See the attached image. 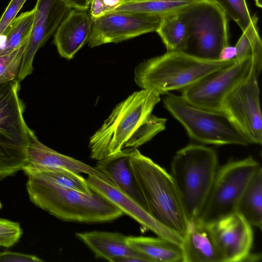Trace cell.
Wrapping results in <instances>:
<instances>
[{
	"label": "cell",
	"mask_w": 262,
	"mask_h": 262,
	"mask_svg": "<svg viewBox=\"0 0 262 262\" xmlns=\"http://www.w3.org/2000/svg\"><path fill=\"white\" fill-rule=\"evenodd\" d=\"M160 95L142 89L118 103L90 138L91 158L97 161L126 148H137L165 129L167 119L152 114Z\"/></svg>",
	"instance_id": "6da1fadb"
},
{
	"label": "cell",
	"mask_w": 262,
	"mask_h": 262,
	"mask_svg": "<svg viewBox=\"0 0 262 262\" xmlns=\"http://www.w3.org/2000/svg\"><path fill=\"white\" fill-rule=\"evenodd\" d=\"M27 190L31 201L63 221L86 223L107 222L123 213L108 199L93 190L88 194L61 186L29 171Z\"/></svg>",
	"instance_id": "7a4b0ae2"
},
{
	"label": "cell",
	"mask_w": 262,
	"mask_h": 262,
	"mask_svg": "<svg viewBox=\"0 0 262 262\" xmlns=\"http://www.w3.org/2000/svg\"><path fill=\"white\" fill-rule=\"evenodd\" d=\"M129 161L147 211L159 222L183 236L188 220L171 174L137 148H133Z\"/></svg>",
	"instance_id": "3957f363"
},
{
	"label": "cell",
	"mask_w": 262,
	"mask_h": 262,
	"mask_svg": "<svg viewBox=\"0 0 262 262\" xmlns=\"http://www.w3.org/2000/svg\"><path fill=\"white\" fill-rule=\"evenodd\" d=\"M236 61V58L210 60L183 51H167L139 64L134 71V80L142 89L164 95L183 90Z\"/></svg>",
	"instance_id": "277c9868"
},
{
	"label": "cell",
	"mask_w": 262,
	"mask_h": 262,
	"mask_svg": "<svg viewBox=\"0 0 262 262\" xmlns=\"http://www.w3.org/2000/svg\"><path fill=\"white\" fill-rule=\"evenodd\" d=\"M217 165L216 151L201 144H189L177 151L174 156L171 175L188 220L199 215L211 187Z\"/></svg>",
	"instance_id": "5b68a950"
},
{
	"label": "cell",
	"mask_w": 262,
	"mask_h": 262,
	"mask_svg": "<svg viewBox=\"0 0 262 262\" xmlns=\"http://www.w3.org/2000/svg\"><path fill=\"white\" fill-rule=\"evenodd\" d=\"M19 81L0 83V179L23 170L34 133L24 117Z\"/></svg>",
	"instance_id": "8992f818"
},
{
	"label": "cell",
	"mask_w": 262,
	"mask_h": 262,
	"mask_svg": "<svg viewBox=\"0 0 262 262\" xmlns=\"http://www.w3.org/2000/svg\"><path fill=\"white\" fill-rule=\"evenodd\" d=\"M165 107L184 127L192 139L206 144L247 146L250 143L223 112L195 106L181 95L167 93Z\"/></svg>",
	"instance_id": "52a82bcc"
},
{
	"label": "cell",
	"mask_w": 262,
	"mask_h": 262,
	"mask_svg": "<svg viewBox=\"0 0 262 262\" xmlns=\"http://www.w3.org/2000/svg\"><path fill=\"white\" fill-rule=\"evenodd\" d=\"M178 14L188 34L184 52L210 60H220L222 50L229 46L227 15L208 0H199Z\"/></svg>",
	"instance_id": "ba28073f"
},
{
	"label": "cell",
	"mask_w": 262,
	"mask_h": 262,
	"mask_svg": "<svg viewBox=\"0 0 262 262\" xmlns=\"http://www.w3.org/2000/svg\"><path fill=\"white\" fill-rule=\"evenodd\" d=\"M251 156L232 160L217 169L198 217L209 223L235 212L238 201L249 181L260 167Z\"/></svg>",
	"instance_id": "9c48e42d"
},
{
	"label": "cell",
	"mask_w": 262,
	"mask_h": 262,
	"mask_svg": "<svg viewBox=\"0 0 262 262\" xmlns=\"http://www.w3.org/2000/svg\"><path fill=\"white\" fill-rule=\"evenodd\" d=\"M258 76L250 75L224 98L223 112L250 144H261L262 115Z\"/></svg>",
	"instance_id": "30bf717a"
},
{
	"label": "cell",
	"mask_w": 262,
	"mask_h": 262,
	"mask_svg": "<svg viewBox=\"0 0 262 262\" xmlns=\"http://www.w3.org/2000/svg\"><path fill=\"white\" fill-rule=\"evenodd\" d=\"M253 70L251 57L236 61L182 90L181 96L195 106L222 112V105L225 97L245 79Z\"/></svg>",
	"instance_id": "8fae6325"
},
{
	"label": "cell",
	"mask_w": 262,
	"mask_h": 262,
	"mask_svg": "<svg viewBox=\"0 0 262 262\" xmlns=\"http://www.w3.org/2000/svg\"><path fill=\"white\" fill-rule=\"evenodd\" d=\"M162 17L111 12L92 18L87 43L90 47L117 43L156 31Z\"/></svg>",
	"instance_id": "7c38bea8"
},
{
	"label": "cell",
	"mask_w": 262,
	"mask_h": 262,
	"mask_svg": "<svg viewBox=\"0 0 262 262\" xmlns=\"http://www.w3.org/2000/svg\"><path fill=\"white\" fill-rule=\"evenodd\" d=\"M31 33L23 56L17 79L24 80L33 71V62L38 50L55 32L72 10L63 0H37Z\"/></svg>",
	"instance_id": "4fadbf2b"
},
{
	"label": "cell",
	"mask_w": 262,
	"mask_h": 262,
	"mask_svg": "<svg viewBox=\"0 0 262 262\" xmlns=\"http://www.w3.org/2000/svg\"><path fill=\"white\" fill-rule=\"evenodd\" d=\"M222 262L247 261L253 242L252 226L236 212L207 223Z\"/></svg>",
	"instance_id": "5bb4252c"
},
{
	"label": "cell",
	"mask_w": 262,
	"mask_h": 262,
	"mask_svg": "<svg viewBox=\"0 0 262 262\" xmlns=\"http://www.w3.org/2000/svg\"><path fill=\"white\" fill-rule=\"evenodd\" d=\"M86 181L91 189L101 194L140 225L150 230L157 236L181 246L183 236L156 220L143 207L119 189L102 173L88 175Z\"/></svg>",
	"instance_id": "9a60e30c"
},
{
	"label": "cell",
	"mask_w": 262,
	"mask_h": 262,
	"mask_svg": "<svg viewBox=\"0 0 262 262\" xmlns=\"http://www.w3.org/2000/svg\"><path fill=\"white\" fill-rule=\"evenodd\" d=\"M92 18L86 10L72 9L60 23L54 35V43L59 54L72 59L88 42Z\"/></svg>",
	"instance_id": "2e32d148"
},
{
	"label": "cell",
	"mask_w": 262,
	"mask_h": 262,
	"mask_svg": "<svg viewBox=\"0 0 262 262\" xmlns=\"http://www.w3.org/2000/svg\"><path fill=\"white\" fill-rule=\"evenodd\" d=\"M180 247L182 262H222L208 224L198 216L188 220Z\"/></svg>",
	"instance_id": "e0dca14e"
},
{
	"label": "cell",
	"mask_w": 262,
	"mask_h": 262,
	"mask_svg": "<svg viewBox=\"0 0 262 262\" xmlns=\"http://www.w3.org/2000/svg\"><path fill=\"white\" fill-rule=\"evenodd\" d=\"M133 148H124L116 154L107 156L97 161L94 167L146 210L144 200L130 165V155Z\"/></svg>",
	"instance_id": "ac0fdd59"
},
{
	"label": "cell",
	"mask_w": 262,
	"mask_h": 262,
	"mask_svg": "<svg viewBox=\"0 0 262 262\" xmlns=\"http://www.w3.org/2000/svg\"><path fill=\"white\" fill-rule=\"evenodd\" d=\"M75 235L93 252L97 258L117 262L121 257L134 256L147 257L132 249L126 243V236L119 232L95 230L77 232Z\"/></svg>",
	"instance_id": "d6986e66"
},
{
	"label": "cell",
	"mask_w": 262,
	"mask_h": 262,
	"mask_svg": "<svg viewBox=\"0 0 262 262\" xmlns=\"http://www.w3.org/2000/svg\"><path fill=\"white\" fill-rule=\"evenodd\" d=\"M25 167L63 168L88 175L98 172L94 167L48 147L38 139L34 133L29 145L28 162Z\"/></svg>",
	"instance_id": "ffe728a7"
},
{
	"label": "cell",
	"mask_w": 262,
	"mask_h": 262,
	"mask_svg": "<svg viewBox=\"0 0 262 262\" xmlns=\"http://www.w3.org/2000/svg\"><path fill=\"white\" fill-rule=\"evenodd\" d=\"M126 241L132 249L152 262H182L180 246L162 237L126 236Z\"/></svg>",
	"instance_id": "44dd1931"
},
{
	"label": "cell",
	"mask_w": 262,
	"mask_h": 262,
	"mask_svg": "<svg viewBox=\"0 0 262 262\" xmlns=\"http://www.w3.org/2000/svg\"><path fill=\"white\" fill-rule=\"evenodd\" d=\"M251 226L262 227V168L254 173L240 196L235 208Z\"/></svg>",
	"instance_id": "7402d4cb"
},
{
	"label": "cell",
	"mask_w": 262,
	"mask_h": 262,
	"mask_svg": "<svg viewBox=\"0 0 262 262\" xmlns=\"http://www.w3.org/2000/svg\"><path fill=\"white\" fill-rule=\"evenodd\" d=\"M199 0H121L111 12L162 17L178 13Z\"/></svg>",
	"instance_id": "603a6c76"
},
{
	"label": "cell",
	"mask_w": 262,
	"mask_h": 262,
	"mask_svg": "<svg viewBox=\"0 0 262 262\" xmlns=\"http://www.w3.org/2000/svg\"><path fill=\"white\" fill-rule=\"evenodd\" d=\"M168 52L185 51L188 34L187 27L178 13L164 16L156 31Z\"/></svg>",
	"instance_id": "cb8c5ba5"
},
{
	"label": "cell",
	"mask_w": 262,
	"mask_h": 262,
	"mask_svg": "<svg viewBox=\"0 0 262 262\" xmlns=\"http://www.w3.org/2000/svg\"><path fill=\"white\" fill-rule=\"evenodd\" d=\"M257 17H252L251 21L243 32V34L235 46V58L238 61L251 57L253 67L259 75L262 68V42L257 30Z\"/></svg>",
	"instance_id": "d4e9b609"
},
{
	"label": "cell",
	"mask_w": 262,
	"mask_h": 262,
	"mask_svg": "<svg viewBox=\"0 0 262 262\" xmlns=\"http://www.w3.org/2000/svg\"><path fill=\"white\" fill-rule=\"evenodd\" d=\"M24 171H29L56 183L79 192L90 194L93 192L86 179L80 173L63 168L25 167Z\"/></svg>",
	"instance_id": "484cf974"
},
{
	"label": "cell",
	"mask_w": 262,
	"mask_h": 262,
	"mask_svg": "<svg viewBox=\"0 0 262 262\" xmlns=\"http://www.w3.org/2000/svg\"><path fill=\"white\" fill-rule=\"evenodd\" d=\"M35 9L21 13L10 23L2 35L5 45L0 55L8 53L19 46L29 37L35 17Z\"/></svg>",
	"instance_id": "4316f807"
},
{
	"label": "cell",
	"mask_w": 262,
	"mask_h": 262,
	"mask_svg": "<svg viewBox=\"0 0 262 262\" xmlns=\"http://www.w3.org/2000/svg\"><path fill=\"white\" fill-rule=\"evenodd\" d=\"M29 37L17 48L0 55V83L17 79L24 51Z\"/></svg>",
	"instance_id": "83f0119b"
},
{
	"label": "cell",
	"mask_w": 262,
	"mask_h": 262,
	"mask_svg": "<svg viewBox=\"0 0 262 262\" xmlns=\"http://www.w3.org/2000/svg\"><path fill=\"white\" fill-rule=\"evenodd\" d=\"M217 5L244 31L250 24L252 17L246 0H208Z\"/></svg>",
	"instance_id": "f1b7e54d"
},
{
	"label": "cell",
	"mask_w": 262,
	"mask_h": 262,
	"mask_svg": "<svg viewBox=\"0 0 262 262\" xmlns=\"http://www.w3.org/2000/svg\"><path fill=\"white\" fill-rule=\"evenodd\" d=\"M22 230L18 223L0 219V246L8 248L19 239Z\"/></svg>",
	"instance_id": "f546056e"
},
{
	"label": "cell",
	"mask_w": 262,
	"mask_h": 262,
	"mask_svg": "<svg viewBox=\"0 0 262 262\" xmlns=\"http://www.w3.org/2000/svg\"><path fill=\"white\" fill-rule=\"evenodd\" d=\"M27 0H11L0 18V36L16 18Z\"/></svg>",
	"instance_id": "4dcf8cb0"
},
{
	"label": "cell",
	"mask_w": 262,
	"mask_h": 262,
	"mask_svg": "<svg viewBox=\"0 0 262 262\" xmlns=\"http://www.w3.org/2000/svg\"><path fill=\"white\" fill-rule=\"evenodd\" d=\"M121 0H92L90 3V14L92 18L100 17L116 8Z\"/></svg>",
	"instance_id": "1f68e13d"
},
{
	"label": "cell",
	"mask_w": 262,
	"mask_h": 262,
	"mask_svg": "<svg viewBox=\"0 0 262 262\" xmlns=\"http://www.w3.org/2000/svg\"><path fill=\"white\" fill-rule=\"evenodd\" d=\"M12 261L37 262L43 261V260L33 255L25 254L9 251L0 252V262Z\"/></svg>",
	"instance_id": "d6a6232c"
},
{
	"label": "cell",
	"mask_w": 262,
	"mask_h": 262,
	"mask_svg": "<svg viewBox=\"0 0 262 262\" xmlns=\"http://www.w3.org/2000/svg\"><path fill=\"white\" fill-rule=\"evenodd\" d=\"M72 8L78 10H86L90 5V0H63Z\"/></svg>",
	"instance_id": "836d02e7"
},
{
	"label": "cell",
	"mask_w": 262,
	"mask_h": 262,
	"mask_svg": "<svg viewBox=\"0 0 262 262\" xmlns=\"http://www.w3.org/2000/svg\"><path fill=\"white\" fill-rule=\"evenodd\" d=\"M236 50L235 47H231L229 45L225 47L222 51L220 60H229L235 58Z\"/></svg>",
	"instance_id": "e575fe53"
},
{
	"label": "cell",
	"mask_w": 262,
	"mask_h": 262,
	"mask_svg": "<svg viewBox=\"0 0 262 262\" xmlns=\"http://www.w3.org/2000/svg\"><path fill=\"white\" fill-rule=\"evenodd\" d=\"M2 205L1 202H0V209L2 208Z\"/></svg>",
	"instance_id": "d590c367"
},
{
	"label": "cell",
	"mask_w": 262,
	"mask_h": 262,
	"mask_svg": "<svg viewBox=\"0 0 262 262\" xmlns=\"http://www.w3.org/2000/svg\"><path fill=\"white\" fill-rule=\"evenodd\" d=\"M90 3H91L92 0H90Z\"/></svg>",
	"instance_id": "8d00e7d4"
}]
</instances>
